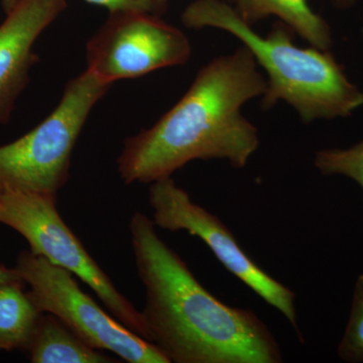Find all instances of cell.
Instances as JSON below:
<instances>
[{"mask_svg": "<svg viewBox=\"0 0 363 363\" xmlns=\"http://www.w3.org/2000/svg\"><path fill=\"white\" fill-rule=\"evenodd\" d=\"M147 215L131 216V247L145 292L149 341L169 363H281L278 341L252 310L231 307L198 281Z\"/></svg>", "mask_w": 363, "mask_h": 363, "instance_id": "cell-1", "label": "cell"}, {"mask_svg": "<svg viewBox=\"0 0 363 363\" xmlns=\"http://www.w3.org/2000/svg\"><path fill=\"white\" fill-rule=\"evenodd\" d=\"M267 87L245 45L214 59L156 124L124 142L117 159L121 180L128 185L152 184L194 160H227L233 168H243L259 138L240 109Z\"/></svg>", "mask_w": 363, "mask_h": 363, "instance_id": "cell-2", "label": "cell"}, {"mask_svg": "<svg viewBox=\"0 0 363 363\" xmlns=\"http://www.w3.org/2000/svg\"><path fill=\"white\" fill-rule=\"evenodd\" d=\"M189 28H215L238 38L266 70L262 107L285 101L306 123L350 116L363 105V91L350 82L329 51L294 44V32L279 21L262 37L225 0H195L182 13Z\"/></svg>", "mask_w": 363, "mask_h": 363, "instance_id": "cell-3", "label": "cell"}, {"mask_svg": "<svg viewBox=\"0 0 363 363\" xmlns=\"http://www.w3.org/2000/svg\"><path fill=\"white\" fill-rule=\"evenodd\" d=\"M111 86L83 72L67 83L59 104L39 125L0 145V193L58 197L68 181L72 154L83 126Z\"/></svg>", "mask_w": 363, "mask_h": 363, "instance_id": "cell-4", "label": "cell"}, {"mask_svg": "<svg viewBox=\"0 0 363 363\" xmlns=\"http://www.w3.org/2000/svg\"><path fill=\"white\" fill-rule=\"evenodd\" d=\"M0 223L23 235L30 252L73 274L99 298L102 304L126 328L149 341L142 312L117 290L60 216L57 198L33 193H0Z\"/></svg>", "mask_w": 363, "mask_h": 363, "instance_id": "cell-5", "label": "cell"}, {"mask_svg": "<svg viewBox=\"0 0 363 363\" xmlns=\"http://www.w3.org/2000/svg\"><path fill=\"white\" fill-rule=\"evenodd\" d=\"M40 312L59 318L92 347L128 363H169L156 346L105 312L79 286L75 276L42 255L23 250L16 267Z\"/></svg>", "mask_w": 363, "mask_h": 363, "instance_id": "cell-6", "label": "cell"}, {"mask_svg": "<svg viewBox=\"0 0 363 363\" xmlns=\"http://www.w3.org/2000/svg\"><path fill=\"white\" fill-rule=\"evenodd\" d=\"M149 203L157 227L199 238L227 271L276 308L300 334L296 294L257 266L218 217L193 202L172 177L150 184Z\"/></svg>", "mask_w": 363, "mask_h": 363, "instance_id": "cell-7", "label": "cell"}, {"mask_svg": "<svg viewBox=\"0 0 363 363\" xmlns=\"http://www.w3.org/2000/svg\"><path fill=\"white\" fill-rule=\"evenodd\" d=\"M191 52L185 33L161 16L140 11L111 13L86 45V70L112 85L159 69L184 65Z\"/></svg>", "mask_w": 363, "mask_h": 363, "instance_id": "cell-8", "label": "cell"}, {"mask_svg": "<svg viewBox=\"0 0 363 363\" xmlns=\"http://www.w3.org/2000/svg\"><path fill=\"white\" fill-rule=\"evenodd\" d=\"M66 7L67 0H18L6 13L0 25V124L9 123L39 62L33 45Z\"/></svg>", "mask_w": 363, "mask_h": 363, "instance_id": "cell-9", "label": "cell"}, {"mask_svg": "<svg viewBox=\"0 0 363 363\" xmlns=\"http://www.w3.org/2000/svg\"><path fill=\"white\" fill-rule=\"evenodd\" d=\"M233 4L247 25L276 16L313 47L323 51L331 48L330 26L313 11L308 0H234Z\"/></svg>", "mask_w": 363, "mask_h": 363, "instance_id": "cell-10", "label": "cell"}, {"mask_svg": "<svg viewBox=\"0 0 363 363\" xmlns=\"http://www.w3.org/2000/svg\"><path fill=\"white\" fill-rule=\"evenodd\" d=\"M33 363H111L113 358L92 347L59 318L43 313L26 350Z\"/></svg>", "mask_w": 363, "mask_h": 363, "instance_id": "cell-11", "label": "cell"}, {"mask_svg": "<svg viewBox=\"0 0 363 363\" xmlns=\"http://www.w3.org/2000/svg\"><path fill=\"white\" fill-rule=\"evenodd\" d=\"M25 286L23 281L0 285V350H26L42 316Z\"/></svg>", "mask_w": 363, "mask_h": 363, "instance_id": "cell-12", "label": "cell"}, {"mask_svg": "<svg viewBox=\"0 0 363 363\" xmlns=\"http://www.w3.org/2000/svg\"><path fill=\"white\" fill-rule=\"evenodd\" d=\"M314 164L322 175L347 177L363 191V140L350 149L319 150Z\"/></svg>", "mask_w": 363, "mask_h": 363, "instance_id": "cell-13", "label": "cell"}, {"mask_svg": "<svg viewBox=\"0 0 363 363\" xmlns=\"http://www.w3.org/2000/svg\"><path fill=\"white\" fill-rule=\"evenodd\" d=\"M337 352L343 362L363 363V274L355 283L350 319Z\"/></svg>", "mask_w": 363, "mask_h": 363, "instance_id": "cell-14", "label": "cell"}, {"mask_svg": "<svg viewBox=\"0 0 363 363\" xmlns=\"http://www.w3.org/2000/svg\"><path fill=\"white\" fill-rule=\"evenodd\" d=\"M95 6H104L109 13L119 11H140L161 16L168 9V0H85Z\"/></svg>", "mask_w": 363, "mask_h": 363, "instance_id": "cell-15", "label": "cell"}, {"mask_svg": "<svg viewBox=\"0 0 363 363\" xmlns=\"http://www.w3.org/2000/svg\"><path fill=\"white\" fill-rule=\"evenodd\" d=\"M13 281H23L18 272L16 271V267L14 269H9V267L0 266V285L13 283Z\"/></svg>", "mask_w": 363, "mask_h": 363, "instance_id": "cell-16", "label": "cell"}, {"mask_svg": "<svg viewBox=\"0 0 363 363\" xmlns=\"http://www.w3.org/2000/svg\"><path fill=\"white\" fill-rule=\"evenodd\" d=\"M357 0H330L332 4L336 7V9H341V11H345V9H350L351 7L354 6Z\"/></svg>", "mask_w": 363, "mask_h": 363, "instance_id": "cell-17", "label": "cell"}, {"mask_svg": "<svg viewBox=\"0 0 363 363\" xmlns=\"http://www.w3.org/2000/svg\"><path fill=\"white\" fill-rule=\"evenodd\" d=\"M18 0H1L2 9H4V13H9L18 4Z\"/></svg>", "mask_w": 363, "mask_h": 363, "instance_id": "cell-18", "label": "cell"}, {"mask_svg": "<svg viewBox=\"0 0 363 363\" xmlns=\"http://www.w3.org/2000/svg\"><path fill=\"white\" fill-rule=\"evenodd\" d=\"M227 2H231V4H233L234 0H225Z\"/></svg>", "mask_w": 363, "mask_h": 363, "instance_id": "cell-19", "label": "cell"}]
</instances>
